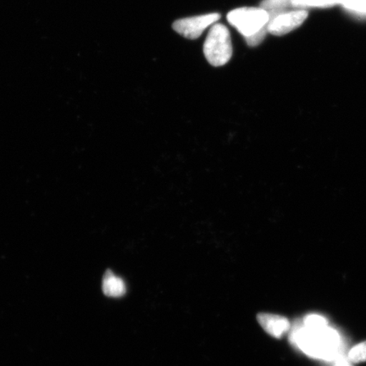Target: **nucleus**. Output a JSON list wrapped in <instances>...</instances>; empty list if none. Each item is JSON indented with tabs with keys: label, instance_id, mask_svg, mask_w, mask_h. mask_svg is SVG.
<instances>
[{
	"label": "nucleus",
	"instance_id": "1",
	"mask_svg": "<svg viewBox=\"0 0 366 366\" xmlns=\"http://www.w3.org/2000/svg\"><path fill=\"white\" fill-rule=\"evenodd\" d=\"M292 340L305 354L315 358L332 359L340 347V335L328 327L320 331H310L305 327L297 330Z\"/></svg>",
	"mask_w": 366,
	"mask_h": 366
},
{
	"label": "nucleus",
	"instance_id": "2",
	"mask_svg": "<svg viewBox=\"0 0 366 366\" xmlns=\"http://www.w3.org/2000/svg\"><path fill=\"white\" fill-rule=\"evenodd\" d=\"M204 54L210 65L214 67L226 65L232 56L230 31L227 27L216 23L209 29L204 44Z\"/></svg>",
	"mask_w": 366,
	"mask_h": 366
},
{
	"label": "nucleus",
	"instance_id": "3",
	"mask_svg": "<svg viewBox=\"0 0 366 366\" xmlns=\"http://www.w3.org/2000/svg\"><path fill=\"white\" fill-rule=\"evenodd\" d=\"M227 21L247 39L267 30L269 15L262 7H242L229 12Z\"/></svg>",
	"mask_w": 366,
	"mask_h": 366
},
{
	"label": "nucleus",
	"instance_id": "4",
	"mask_svg": "<svg viewBox=\"0 0 366 366\" xmlns=\"http://www.w3.org/2000/svg\"><path fill=\"white\" fill-rule=\"evenodd\" d=\"M268 33L282 36L290 33L302 25L308 16L305 10H288L268 12Z\"/></svg>",
	"mask_w": 366,
	"mask_h": 366
},
{
	"label": "nucleus",
	"instance_id": "5",
	"mask_svg": "<svg viewBox=\"0 0 366 366\" xmlns=\"http://www.w3.org/2000/svg\"><path fill=\"white\" fill-rule=\"evenodd\" d=\"M221 19L219 13L206 14L198 16L183 18L173 23V29L187 39H199L208 27L216 24Z\"/></svg>",
	"mask_w": 366,
	"mask_h": 366
},
{
	"label": "nucleus",
	"instance_id": "6",
	"mask_svg": "<svg viewBox=\"0 0 366 366\" xmlns=\"http://www.w3.org/2000/svg\"><path fill=\"white\" fill-rule=\"evenodd\" d=\"M257 320L265 332L278 340L290 329L288 320L281 315L262 313L257 315Z\"/></svg>",
	"mask_w": 366,
	"mask_h": 366
},
{
	"label": "nucleus",
	"instance_id": "7",
	"mask_svg": "<svg viewBox=\"0 0 366 366\" xmlns=\"http://www.w3.org/2000/svg\"><path fill=\"white\" fill-rule=\"evenodd\" d=\"M102 290L104 295L111 297H122L126 295L127 287L124 281L112 271H107L103 279Z\"/></svg>",
	"mask_w": 366,
	"mask_h": 366
},
{
	"label": "nucleus",
	"instance_id": "8",
	"mask_svg": "<svg viewBox=\"0 0 366 366\" xmlns=\"http://www.w3.org/2000/svg\"><path fill=\"white\" fill-rule=\"evenodd\" d=\"M297 0H263L260 7L267 12L297 10Z\"/></svg>",
	"mask_w": 366,
	"mask_h": 366
},
{
	"label": "nucleus",
	"instance_id": "9",
	"mask_svg": "<svg viewBox=\"0 0 366 366\" xmlns=\"http://www.w3.org/2000/svg\"><path fill=\"white\" fill-rule=\"evenodd\" d=\"M340 4L359 17H366V0H340Z\"/></svg>",
	"mask_w": 366,
	"mask_h": 366
},
{
	"label": "nucleus",
	"instance_id": "10",
	"mask_svg": "<svg viewBox=\"0 0 366 366\" xmlns=\"http://www.w3.org/2000/svg\"><path fill=\"white\" fill-rule=\"evenodd\" d=\"M340 0H297V10H305L309 7H331L340 4Z\"/></svg>",
	"mask_w": 366,
	"mask_h": 366
},
{
	"label": "nucleus",
	"instance_id": "11",
	"mask_svg": "<svg viewBox=\"0 0 366 366\" xmlns=\"http://www.w3.org/2000/svg\"><path fill=\"white\" fill-rule=\"evenodd\" d=\"M305 327L310 331H320L327 327V320L317 315H311L305 320Z\"/></svg>",
	"mask_w": 366,
	"mask_h": 366
},
{
	"label": "nucleus",
	"instance_id": "12",
	"mask_svg": "<svg viewBox=\"0 0 366 366\" xmlns=\"http://www.w3.org/2000/svg\"><path fill=\"white\" fill-rule=\"evenodd\" d=\"M349 359L353 363H362L366 361V342H361L352 349Z\"/></svg>",
	"mask_w": 366,
	"mask_h": 366
},
{
	"label": "nucleus",
	"instance_id": "13",
	"mask_svg": "<svg viewBox=\"0 0 366 366\" xmlns=\"http://www.w3.org/2000/svg\"><path fill=\"white\" fill-rule=\"evenodd\" d=\"M337 366H350L349 364L345 362V361H341V362L338 363Z\"/></svg>",
	"mask_w": 366,
	"mask_h": 366
}]
</instances>
